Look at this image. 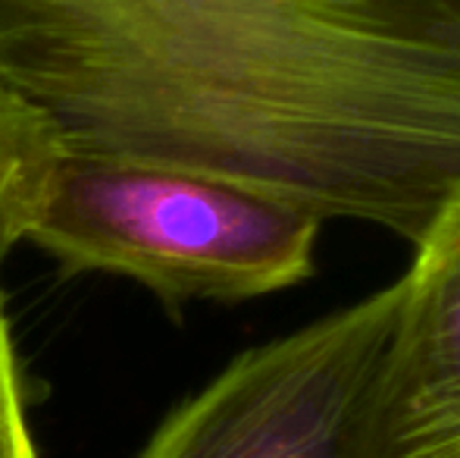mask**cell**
<instances>
[{
  "label": "cell",
  "mask_w": 460,
  "mask_h": 458,
  "mask_svg": "<svg viewBox=\"0 0 460 458\" xmlns=\"http://www.w3.org/2000/svg\"><path fill=\"white\" fill-rule=\"evenodd\" d=\"M63 145L35 104L0 79V261L25 242V227Z\"/></svg>",
  "instance_id": "5b68a950"
},
{
  "label": "cell",
  "mask_w": 460,
  "mask_h": 458,
  "mask_svg": "<svg viewBox=\"0 0 460 458\" xmlns=\"http://www.w3.org/2000/svg\"><path fill=\"white\" fill-rule=\"evenodd\" d=\"M413 251L360 458H442L460 446V192Z\"/></svg>",
  "instance_id": "277c9868"
},
{
  "label": "cell",
  "mask_w": 460,
  "mask_h": 458,
  "mask_svg": "<svg viewBox=\"0 0 460 458\" xmlns=\"http://www.w3.org/2000/svg\"><path fill=\"white\" fill-rule=\"evenodd\" d=\"M323 220L261 192L63 148L25 242L66 270L128 276L170 305L244 301L314 276Z\"/></svg>",
  "instance_id": "7a4b0ae2"
},
{
  "label": "cell",
  "mask_w": 460,
  "mask_h": 458,
  "mask_svg": "<svg viewBox=\"0 0 460 458\" xmlns=\"http://www.w3.org/2000/svg\"><path fill=\"white\" fill-rule=\"evenodd\" d=\"M442 458H460V446H455V449H451V453H445Z\"/></svg>",
  "instance_id": "52a82bcc"
},
{
  "label": "cell",
  "mask_w": 460,
  "mask_h": 458,
  "mask_svg": "<svg viewBox=\"0 0 460 458\" xmlns=\"http://www.w3.org/2000/svg\"><path fill=\"white\" fill-rule=\"evenodd\" d=\"M0 458H35L4 308H0Z\"/></svg>",
  "instance_id": "8992f818"
},
{
  "label": "cell",
  "mask_w": 460,
  "mask_h": 458,
  "mask_svg": "<svg viewBox=\"0 0 460 458\" xmlns=\"http://www.w3.org/2000/svg\"><path fill=\"white\" fill-rule=\"evenodd\" d=\"M401 280L242 352L157 427L138 458H360V427Z\"/></svg>",
  "instance_id": "3957f363"
},
{
  "label": "cell",
  "mask_w": 460,
  "mask_h": 458,
  "mask_svg": "<svg viewBox=\"0 0 460 458\" xmlns=\"http://www.w3.org/2000/svg\"><path fill=\"white\" fill-rule=\"evenodd\" d=\"M0 79L66 151L411 245L460 192V0H0Z\"/></svg>",
  "instance_id": "6da1fadb"
}]
</instances>
